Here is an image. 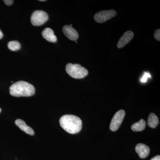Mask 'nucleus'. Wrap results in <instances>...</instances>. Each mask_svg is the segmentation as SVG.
Segmentation results:
<instances>
[{
    "mask_svg": "<svg viewBox=\"0 0 160 160\" xmlns=\"http://www.w3.org/2000/svg\"><path fill=\"white\" fill-rule=\"evenodd\" d=\"M134 36V33L132 31H126L122 36V37L120 38L117 44V46L118 48H122L127 45L130 42Z\"/></svg>",
    "mask_w": 160,
    "mask_h": 160,
    "instance_id": "obj_8",
    "label": "nucleus"
},
{
    "mask_svg": "<svg viewBox=\"0 0 160 160\" xmlns=\"http://www.w3.org/2000/svg\"><path fill=\"white\" fill-rule=\"evenodd\" d=\"M146 121L144 120L141 119L138 122L132 124L131 126V129L133 131L139 132L142 131L145 129L146 126Z\"/></svg>",
    "mask_w": 160,
    "mask_h": 160,
    "instance_id": "obj_12",
    "label": "nucleus"
},
{
    "mask_svg": "<svg viewBox=\"0 0 160 160\" xmlns=\"http://www.w3.org/2000/svg\"><path fill=\"white\" fill-rule=\"evenodd\" d=\"M48 15L46 12L42 10H37L32 15V24L35 26H42L48 21Z\"/></svg>",
    "mask_w": 160,
    "mask_h": 160,
    "instance_id": "obj_4",
    "label": "nucleus"
},
{
    "mask_svg": "<svg viewBox=\"0 0 160 160\" xmlns=\"http://www.w3.org/2000/svg\"><path fill=\"white\" fill-rule=\"evenodd\" d=\"M66 72L71 77L76 79H82L88 74L87 69L79 64L69 63L66 66Z\"/></svg>",
    "mask_w": 160,
    "mask_h": 160,
    "instance_id": "obj_3",
    "label": "nucleus"
},
{
    "mask_svg": "<svg viewBox=\"0 0 160 160\" xmlns=\"http://www.w3.org/2000/svg\"><path fill=\"white\" fill-rule=\"evenodd\" d=\"M125 115L126 112L122 109L116 112L110 124L109 128L111 131L115 132L118 130L122 122Z\"/></svg>",
    "mask_w": 160,
    "mask_h": 160,
    "instance_id": "obj_5",
    "label": "nucleus"
},
{
    "mask_svg": "<svg viewBox=\"0 0 160 160\" xmlns=\"http://www.w3.org/2000/svg\"><path fill=\"white\" fill-rule=\"evenodd\" d=\"M151 78V75L150 74V73L145 72L140 81H141V82L146 83L147 82L148 78Z\"/></svg>",
    "mask_w": 160,
    "mask_h": 160,
    "instance_id": "obj_15",
    "label": "nucleus"
},
{
    "mask_svg": "<svg viewBox=\"0 0 160 160\" xmlns=\"http://www.w3.org/2000/svg\"><path fill=\"white\" fill-rule=\"evenodd\" d=\"M159 124V120L156 115L153 113L149 114L148 120V125L152 128H155Z\"/></svg>",
    "mask_w": 160,
    "mask_h": 160,
    "instance_id": "obj_13",
    "label": "nucleus"
},
{
    "mask_svg": "<svg viewBox=\"0 0 160 160\" xmlns=\"http://www.w3.org/2000/svg\"><path fill=\"white\" fill-rule=\"evenodd\" d=\"M116 14V11L113 9L103 10L96 13L94 16V19L97 22L102 23L105 22L111 18L114 17Z\"/></svg>",
    "mask_w": 160,
    "mask_h": 160,
    "instance_id": "obj_6",
    "label": "nucleus"
},
{
    "mask_svg": "<svg viewBox=\"0 0 160 160\" xmlns=\"http://www.w3.org/2000/svg\"><path fill=\"white\" fill-rule=\"evenodd\" d=\"M15 123L19 128L23 131L25 132L27 134L30 135H33L34 134V131L33 129L27 126L23 120L18 119L15 121Z\"/></svg>",
    "mask_w": 160,
    "mask_h": 160,
    "instance_id": "obj_10",
    "label": "nucleus"
},
{
    "mask_svg": "<svg viewBox=\"0 0 160 160\" xmlns=\"http://www.w3.org/2000/svg\"><path fill=\"white\" fill-rule=\"evenodd\" d=\"M3 37V32H2V31H1V29H0V39L2 38Z\"/></svg>",
    "mask_w": 160,
    "mask_h": 160,
    "instance_id": "obj_19",
    "label": "nucleus"
},
{
    "mask_svg": "<svg viewBox=\"0 0 160 160\" xmlns=\"http://www.w3.org/2000/svg\"><path fill=\"white\" fill-rule=\"evenodd\" d=\"M155 38L158 41H160V29H158L156 30L154 34Z\"/></svg>",
    "mask_w": 160,
    "mask_h": 160,
    "instance_id": "obj_16",
    "label": "nucleus"
},
{
    "mask_svg": "<svg viewBox=\"0 0 160 160\" xmlns=\"http://www.w3.org/2000/svg\"><path fill=\"white\" fill-rule=\"evenodd\" d=\"M14 1L12 0H5L4 1V3L6 4L7 6H10L13 4Z\"/></svg>",
    "mask_w": 160,
    "mask_h": 160,
    "instance_id": "obj_17",
    "label": "nucleus"
},
{
    "mask_svg": "<svg viewBox=\"0 0 160 160\" xmlns=\"http://www.w3.org/2000/svg\"><path fill=\"white\" fill-rule=\"evenodd\" d=\"M8 48L12 51H17L21 49V44L17 41H10L8 43Z\"/></svg>",
    "mask_w": 160,
    "mask_h": 160,
    "instance_id": "obj_14",
    "label": "nucleus"
},
{
    "mask_svg": "<svg viewBox=\"0 0 160 160\" xmlns=\"http://www.w3.org/2000/svg\"><path fill=\"white\" fill-rule=\"evenodd\" d=\"M1 112H2V109H1V108H0V113H1Z\"/></svg>",
    "mask_w": 160,
    "mask_h": 160,
    "instance_id": "obj_21",
    "label": "nucleus"
},
{
    "mask_svg": "<svg viewBox=\"0 0 160 160\" xmlns=\"http://www.w3.org/2000/svg\"><path fill=\"white\" fill-rule=\"evenodd\" d=\"M39 1L40 2H45V1H46V0H39Z\"/></svg>",
    "mask_w": 160,
    "mask_h": 160,
    "instance_id": "obj_20",
    "label": "nucleus"
},
{
    "mask_svg": "<svg viewBox=\"0 0 160 160\" xmlns=\"http://www.w3.org/2000/svg\"><path fill=\"white\" fill-rule=\"evenodd\" d=\"M136 152L141 158H145L150 153V149L145 144L139 143L136 146Z\"/></svg>",
    "mask_w": 160,
    "mask_h": 160,
    "instance_id": "obj_9",
    "label": "nucleus"
},
{
    "mask_svg": "<svg viewBox=\"0 0 160 160\" xmlns=\"http://www.w3.org/2000/svg\"><path fill=\"white\" fill-rule=\"evenodd\" d=\"M63 33L66 37L72 41H76L78 38V32L73 27L70 26H65L62 28Z\"/></svg>",
    "mask_w": 160,
    "mask_h": 160,
    "instance_id": "obj_7",
    "label": "nucleus"
},
{
    "mask_svg": "<svg viewBox=\"0 0 160 160\" xmlns=\"http://www.w3.org/2000/svg\"><path fill=\"white\" fill-rule=\"evenodd\" d=\"M35 89L30 83L21 81L13 83L9 87V93L15 97H31L35 94Z\"/></svg>",
    "mask_w": 160,
    "mask_h": 160,
    "instance_id": "obj_2",
    "label": "nucleus"
},
{
    "mask_svg": "<svg viewBox=\"0 0 160 160\" xmlns=\"http://www.w3.org/2000/svg\"><path fill=\"white\" fill-rule=\"evenodd\" d=\"M60 126L70 134H76L81 131L82 122L79 118L73 115H65L60 118Z\"/></svg>",
    "mask_w": 160,
    "mask_h": 160,
    "instance_id": "obj_1",
    "label": "nucleus"
},
{
    "mask_svg": "<svg viewBox=\"0 0 160 160\" xmlns=\"http://www.w3.org/2000/svg\"><path fill=\"white\" fill-rule=\"evenodd\" d=\"M42 35L44 38L50 42H56L57 41V38L51 28H46L44 29L42 32Z\"/></svg>",
    "mask_w": 160,
    "mask_h": 160,
    "instance_id": "obj_11",
    "label": "nucleus"
},
{
    "mask_svg": "<svg viewBox=\"0 0 160 160\" xmlns=\"http://www.w3.org/2000/svg\"><path fill=\"white\" fill-rule=\"evenodd\" d=\"M150 160H160V156L159 155L156 156L152 158Z\"/></svg>",
    "mask_w": 160,
    "mask_h": 160,
    "instance_id": "obj_18",
    "label": "nucleus"
}]
</instances>
